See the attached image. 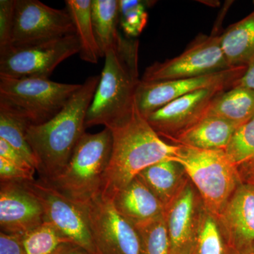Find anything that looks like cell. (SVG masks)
Returning <instances> with one entry per match:
<instances>
[{
	"instance_id": "2",
	"label": "cell",
	"mask_w": 254,
	"mask_h": 254,
	"mask_svg": "<svg viewBox=\"0 0 254 254\" xmlns=\"http://www.w3.org/2000/svg\"><path fill=\"white\" fill-rule=\"evenodd\" d=\"M108 128L113 148L101 195L110 199L145 168L164 160L175 161L181 148L163 141L136 104L128 118Z\"/></svg>"
},
{
	"instance_id": "16",
	"label": "cell",
	"mask_w": 254,
	"mask_h": 254,
	"mask_svg": "<svg viewBox=\"0 0 254 254\" xmlns=\"http://www.w3.org/2000/svg\"><path fill=\"white\" fill-rule=\"evenodd\" d=\"M234 252L254 242V182L242 181L218 217Z\"/></svg>"
},
{
	"instance_id": "28",
	"label": "cell",
	"mask_w": 254,
	"mask_h": 254,
	"mask_svg": "<svg viewBox=\"0 0 254 254\" xmlns=\"http://www.w3.org/2000/svg\"><path fill=\"white\" fill-rule=\"evenodd\" d=\"M227 157L237 168L254 160V118L237 127L226 148Z\"/></svg>"
},
{
	"instance_id": "35",
	"label": "cell",
	"mask_w": 254,
	"mask_h": 254,
	"mask_svg": "<svg viewBox=\"0 0 254 254\" xmlns=\"http://www.w3.org/2000/svg\"><path fill=\"white\" fill-rule=\"evenodd\" d=\"M51 254H90L87 251L73 243H64L60 245Z\"/></svg>"
},
{
	"instance_id": "14",
	"label": "cell",
	"mask_w": 254,
	"mask_h": 254,
	"mask_svg": "<svg viewBox=\"0 0 254 254\" xmlns=\"http://www.w3.org/2000/svg\"><path fill=\"white\" fill-rule=\"evenodd\" d=\"M44 222L41 203L23 182H1V232L21 236Z\"/></svg>"
},
{
	"instance_id": "38",
	"label": "cell",
	"mask_w": 254,
	"mask_h": 254,
	"mask_svg": "<svg viewBox=\"0 0 254 254\" xmlns=\"http://www.w3.org/2000/svg\"><path fill=\"white\" fill-rule=\"evenodd\" d=\"M247 181H252V182H254V180H247Z\"/></svg>"
},
{
	"instance_id": "23",
	"label": "cell",
	"mask_w": 254,
	"mask_h": 254,
	"mask_svg": "<svg viewBox=\"0 0 254 254\" xmlns=\"http://www.w3.org/2000/svg\"><path fill=\"white\" fill-rule=\"evenodd\" d=\"M119 16L118 0H92V23L101 58L120 33L117 28Z\"/></svg>"
},
{
	"instance_id": "17",
	"label": "cell",
	"mask_w": 254,
	"mask_h": 254,
	"mask_svg": "<svg viewBox=\"0 0 254 254\" xmlns=\"http://www.w3.org/2000/svg\"><path fill=\"white\" fill-rule=\"evenodd\" d=\"M111 200L119 213L133 226L152 221L165 214L163 203L137 177Z\"/></svg>"
},
{
	"instance_id": "32",
	"label": "cell",
	"mask_w": 254,
	"mask_h": 254,
	"mask_svg": "<svg viewBox=\"0 0 254 254\" xmlns=\"http://www.w3.org/2000/svg\"><path fill=\"white\" fill-rule=\"evenodd\" d=\"M0 158L5 159L10 163L17 165L25 170L36 171V169L28 163L27 160L19 152L9 145L7 142L0 138Z\"/></svg>"
},
{
	"instance_id": "13",
	"label": "cell",
	"mask_w": 254,
	"mask_h": 254,
	"mask_svg": "<svg viewBox=\"0 0 254 254\" xmlns=\"http://www.w3.org/2000/svg\"><path fill=\"white\" fill-rule=\"evenodd\" d=\"M222 91H225L207 88L193 92L170 102L145 118L159 136L170 139L205 116L212 100Z\"/></svg>"
},
{
	"instance_id": "27",
	"label": "cell",
	"mask_w": 254,
	"mask_h": 254,
	"mask_svg": "<svg viewBox=\"0 0 254 254\" xmlns=\"http://www.w3.org/2000/svg\"><path fill=\"white\" fill-rule=\"evenodd\" d=\"M21 237L24 254H51L63 244L71 243L47 222Z\"/></svg>"
},
{
	"instance_id": "9",
	"label": "cell",
	"mask_w": 254,
	"mask_h": 254,
	"mask_svg": "<svg viewBox=\"0 0 254 254\" xmlns=\"http://www.w3.org/2000/svg\"><path fill=\"white\" fill-rule=\"evenodd\" d=\"M220 46V36L201 37L173 59L155 63L141 81L156 82L198 77L230 68Z\"/></svg>"
},
{
	"instance_id": "15",
	"label": "cell",
	"mask_w": 254,
	"mask_h": 254,
	"mask_svg": "<svg viewBox=\"0 0 254 254\" xmlns=\"http://www.w3.org/2000/svg\"><path fill=\"white\" fill-rule=\"evenodd\" d=\"M203 203L190 180L165 208L172 254H192Z\"/></svg>"
},
{
	"instance_id": "19",
	"label": "cell",
	"mask_w": 254,
	"mask_h": 254,
	"mask_svg": "<svg viewBox=\"0 0 254 254\" xmlns=\"http://www.w3.org/2000/svg\"><path fill=\"white\" fill-rule=\"evenodd\" d=\"M138 179L166 208L187 185L188 178L185 170L174 160H164L145 168Z\"/></svg>"
},
{
	"instance_id": "29",
	"label": "cell",
	"mask_w": 254,
	"mask_h": 254,
	"mask_svg": "<svg viewBox=\"0 0 254 254\" xmlns=\"http://www.w3.org/2000/svg\"><path fill=\"white\" fill-rule=\"evenodd\" d=\"M119 4L124 31L129 36H138L144 28L148 18L145 1L120 0Z\"/></svg>"
},
{
	"instance_id": "11",
	"label": "cell",
	"mask_w": 254,
	"mask_h": 254,
	"mask_svg": "<svg viewBox=\"0 0 254 254\" xmlns=\"http://www.w3.org/2000/svg\"><path fill=\"white\" fill-rule=\"evenodd\" d=\"M247 66L230 68L224 71L198 76L169 81L140 82L135 96L137 109L144 118L182 96L207 88L227 91L236 85Z\"/></svg>"
},
{
	"instance_id": "1",
	"label": "cell",
	"mask_w": 254,
	"mask_h": 254,
	"mask_svg": "<svg viewBox=\"0 0 254 254\" xmlns=\"http://www.w3.org/2000/svg\"><path fill=\"white\" fill-rule=\"evenodd\" d=\"M100 76H91L82 83L56 116L39 125H30L26 141L38 162L41 180L50 181L66 168L84 134L85 123Z\"/></svg>"
},
{
	"instance_id": "33",
	"label": "cell",
	"mask_w": 254,
	"mask_h": 254,
	"mask_svg": "<svg viewBox=\"0 0 254 254\" xmlns=\"http://www.w3.org/2000/svg\"><path fill=\"white\" fill-rule=\"evenodd\" d=\"M0 254H24L21 236L0 232Z\"/></svg>"
},
{
	"instance_id": "22",
	"label": "cell",
	"mask_w": 254,
	"mask_h": 254,
	"mask_svg": "<svg viewBox=\"0 0 254 254\" xmlns=\"http://www.w3.org/2000/svg\"><path fill=\"white\" fill-rule=\"evenodd\" d=\"M91 3L92 0L65 1L79 41L80 58L86 63L96 64L101 56L92 23Z\"/></svg>"
},
{
	"instance_id": "8",
	"label": "cell",
	"mask_w": 254,
	"mask_h": 254,
	"mask_svg": "<svg viewBox=\"0 0 254 254\" xmlns=\"http://www.w3.org/2000/svg\"><path fill=\"white\" fill-rule=\"evenodd\" d=\"M76 34L26 47H11L0 53V76L49 78L55 68L79 54Z\"/></svg>"
},
{
	"instance_id": "21",
	"label": "cell",
	"mask_w": 254,
	"mask_h": 254,
	"mask_svg": "<svg viewBox=\"0 0 254 254\" xmlns=\"http://www.w3.org/2000/svg\"><path fill=\"white\" fill-rule=\"evenodd\" d=\"M206 115H213L241 125L254 118V91L235 86L217 95Z\"/></svg>"
},
{
	"instance_id": "12",
	"label": "cell",
	"mask_w": 254,
	"mask_h": 254,
	"mask_svg": "<svg viewBox=\"0 0 254 254\" xmlns=\"http://www.w3.org/2000/svg\"><path fill=\"white\" fill-rule=\"evenodd\" d=\"M83 206L100 254H141L136 227L119 213L111 199L100 195Z\"/></svg>"
},
{
	"instance_id": "3",
	"label": "cell",
	"mask_w": 254,
	"mask_h": 254,
	"mask_svg": "<svg viewBox=\"0 0 254 254\" xmlns=\"http://www.w3.org/2000/svg\"><path fill=\"white\" fill-rule=\"evenodd\" d=\"M105 64L87 113L86 128H109L128 118L135 107L138 77V42L119 34L105 52Z\"/></svg>"
},
{
	"instance_id": "31",
	"label": "cell",
	"mask_w": 254,
	"mask_h": 254,
	"mask_svg": "<svg viewBox=\"0 0 254 254\" xmlns=\"http://www.w3.org/2000/svg\"><path fill=\"white\" fill-rule=\"evenodd\" d=\"M35 171L25 170L0 158V180L1 182H25L34 180Z\"/></svg>"
},
{
	"instance_id": "6",
	"label": "cell",
	"mask_w": 254,
	"mask_h": 254,
	"mask_svg": "<svg viewBox=\"0 0 254 254\" xmlns=\"http://www.w3.org/2000/svg\"><path fill=\"white\" fill-rule=\"evenodd\" d=\"M81 86L50 78L0 76V107L30 125H41L56 116Z\"/></svg>"
},
{
	"instance_id": "26",
	"label": "cell",
	"mask_w": 254,
	"mask_h": 254,
	"mask_svg": "<svg viewBox=\"0 0 254 254\" xmlns=\"http://www.w3.org/2000/svg\"><path fill=\"white\" fill-rule=\"evenodd\" d=\"M136 227L140 239L141 254H172L165 214Z\"/></svg>"
},
{
	"instance_id": "34",
	"label": "cell",
	"mask_w": 254,
	"mask_h": 254,
	"mask_svg": "<svg viewBox=\"0 0 254 254\" xmlns=\"http://www.w3.org/2000/svg\"><path fill=\"white\" fill-rule=\"evenodd\" d=\"M237 86L246 87L254 91V60L247 67L245 73L237 82ZM235 85V86H236Z\"/></svg>"
},
{
	"instance_id": "20",
	"label": "cell",
	"mask_w": 254,
	"mask_h": 254,
	"mask_svg": "<svg viewBox=\"0 0 254 254\" xmlns=\"http://www.w3.org/2000/svg\"><path fill=\"white\" fill-rule=\"evenodd\" d=\"M220 42L230 68L247 67L254 60V11L228 27Z\"/></svg>"
},
{
	"instance_id": "18",
	"label": "cell",
	"mask_w": 254,
	"mask_h": 254,
	"mask_svg": "<svg viewBox=\"0 0 254 254\" xmlns=\"http://www.w3.org/2000/svg\"><path fill=\"white\" fill-rule=\"evenodd\" d=\"M239 126L224 119L205 115L199 121L170 140L176 145L189 148L225 150Z\"/></svg>"
},
{
	"instance_id": "25",
	"label": "cell",
	"mask_w": 254,
	"mask_h": 254,
	"mask_svg": "<svg viewBox=\"0 0 254 254\" xmlns=\"http://www.w3.org/2000/svg\"><path fill=\"white\" fill-rule=\"evenodd\" d=\"M29 126L26 120L6 108L0 107V138L19 152L37 170L38 162L26 138Z\"/></svg>"
},
{
	"instance_id": "4",
	"label": "cell",
	"mask_w": 254,
	"mask_h": 254,
	"mask_svg": "<svg viewBox=\"0 0 254 254\" xmlns=\"http://www.w3.org/2000/svg\"><path fill=\"white\" fill-rule=\"evenodd\" d=\"M112 148L109 128L96 133H85L63 173L46 182L78 204H88L101 195Z\"/></svg>"
},
{
	"instance_id": "7",
	"label": "cell",
	"mask_w": 254,
	"mask_h": 254,
	"mask_svg": "<svg viewBox=\"0 0 254 254\" xmlns=\"http://www.w3.org/2000/svg\"><path fill=\"white\" fill-rule=\"evenodd\" d=\"M23 184L41 203L45 222L55 227L71 243L90 254H100L83 205L70 199L41 179L23 182Z\"/></svg>"
},
{
	"instance_id": "37",
	"label": "cell",
	"mask_w": 254,
	"mask_h": 254,
	"mask_svg": "<svg viewBox=\"0 0 254 254\" xmlns=\"http://www.w3.org/2000/svg\"><path fill=\"white\" fill-rule=\"evenodd\" d=\"M233 254H254V242L242 250L234 252Z\"/></svg>"
},
{
	"instance_id": "36",
	"label": "cell",
	"mask_w": 254,
	"mask_h": 254,
	"mask_svg": "<svg viewBox=\"0 0 254 254\" xmlns=\"http://www.w3.org/2000/svg\"><path fill=\"white\" fill-rule=\"evenodd\" d=\"M239 169H242L245 173H249L248 180H254V160L248 164L240 167Z\"/></svg>"
},
{
	"instance_id": "30",
	"label": "cell",
	"mask_w": 254,
	"mask_h": 254,
	"mask_svg": "<svg viewBox=\"0 0 254 254\" xmlns=\"http://www.w3.org/2000/svg\"><path fill=\"white\" fill-rule=\"evenodd\" d=\"M15 1H0V53L12 47Z\"/></svg>"
},
{
	"instance_id": "10",
	"label": "cell",
	"mask_w": 254,
	"mask_h": 254,
	"mask_svg": "<svg viewBox=\"0 0 254 254\" xmlns=\"http://www.w3.org/2000/svg\"><path fill=\"white\" fill-rule=\"evenodd\" d=\"M76 34L68 9L50 7L38 0L15 1L12 47H26Z\"/></svg>"
},
{
	"instance_id": "5",
	"label": "cell",
	"mask_w": 254,
	"mask_h": 254,
	"mask_svg": "<svg viewBox=\"0 0 254 254\" xmlns=\"http://www.w3.org/2000/svg\"><path fill=\"white\" fill-rule=\"evenodd\" d=\"M181 146L175 161L185 170L209 212L217 218L242 182L239 168L225 150Z\"/></svg>"
},
{
	"instance_id": "24",
	"label": "cell",
	"mask_w": 254,
	"mask_h": 254,
	"mask_svg": "<svg viewBox=\"0 0 254 254\" xmlns=\"http://www.w3.org/2000/svg\"><path fill=\"white\" fill-rule=\"evenodd\" d=\"M216 216L200 208L192 254H233Z\"/></svg>"
}]
</instances>
